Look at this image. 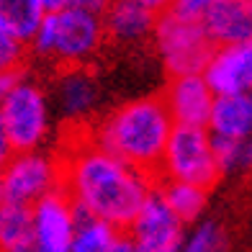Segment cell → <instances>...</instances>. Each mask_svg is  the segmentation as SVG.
I'll use <instances>...</instances> for the list:
<instances>
[{"label":"cell","mask_w":252,"mask_h":252,"mask_svg":"<svg viewBox=\"0 0 252 252\" xmlns=\"http://www.w3.org/2000/svg\"><path fill=\"white\" fill-rule=\"evenodd\" d=\"M62 178L77 203L119 229H129L152 190L147 170L126 162L98 144L80 150L67 162Z\"/></svg>","instance_id":"6da1fadb"},{"label":"cell","mask_w":252,"mask_h":252,"mask_svg":"<svg viewBox=\"0 0 252 252\" xmlns=\"http://www.w3.org/2000/svg\"><path fill=\"white\" fill-rule=\"evenodd\" d=\"M173 129L175 119L167 103L157 98H142L111 113L98 129L95 144L150 173L162 162Z\"/></svg>","instance_id":"7a4b0ae2"},{"label":"cell","mask_w":252,"mask_h":252,"mask_svg":"<svg viewBox=\"0 0 252 252\" xmlns=\"http://www.w3.org/2000/svg\"><path fill=\"white\" fill-rule=\"evenodd\" d=\"M103 31H106V24L100 13L77 5H64L60 10H47L31 44L36 54L57 57L64 64H80L98 49Z\"/></svg>","instance_id":"3957f363"},{"label":"cell","mask_w":252,"mask_h":252,"mask_svg":"<svg viewBox=\"0 0 252 252\" xmlns=\"http://www.w3.org/2000/svg\"><path fill=\"white\" fill-rule=\"evenodd\" d=\"M159 170L170 180H188V183H196V186L211 188L216 178L221 175V170L211 147L209 126L175 124L170 142L165 147L162 162H159Z\"/></svg>","instance_id":"277c9868"},{"label":"cell","mask_w":252,"mask_h":252,"mask_svg":"<svg viewBox=\"0 0 252 252\" xmlns=\"http://www.w3.org/2000/svg\"><path fill=\"white\" fill-rule=\"evenodd\" d=\"M155 41L165 67L173 75L203 72L216 49L201 21H186L173 10H162L157 16Z\"/></svg>","instance_id":"5b68a950"},{"label":"cell","mask_w":252,"mask_h":252,"mask_svg":"<svg viewBox=\"0 0 252 252\" xmlns=\"http://www.w3.org/2000/svg\"><path fill=\"white\" fill-rule=\"evenodd\" d=\"M0 116L16 152L36 150L49 131V103L36 85L24 80L3 100Z\"/></svg>","instance_id":"8992f818"},{"label":"cell","mask_w":252,"mask_h":252,"mask_svg":"<svg viewBox=\"0 0 252 252\" xmlns=\"http://www.w3.org/2000/svg\"><path fill=\"white\" fill-rule=\"evenodd\" d=\"M183 224L186 221L173 211L165 193L152 188L129 224V237L139 252H175L186 245Z\"/></svg>","instance_id":"52a82bcc"},{"label":"cell","mask_w":252,"mask_h":252,"mask_svg":"<svg viewBox=\"0 0 252 252\" xmlns=\"http://www.w3.org/2000/svg\"><path fill=\"white\" fill-rule=\"evenodd\" d=\"M3 173V186H5V198L18 201V203H36L41 196L49 190L60 188V170L47 155L36 150L29 152H13L5 162Z\"/></svg>","instance_id":"ba28073f"},{"label":"cell","mask_w":252,"mask_h":252,"mask_svg":"<svg viewBox=\"0 0 252 252\" xmlns=\"http://www.w3.org/2000/svg\"><path fill=\"white\" fill-rule=\"evenodd\" d=\"M39 252H70L75 242V198L67 188H54L33 203Z\"/></svg>","instance_id":"9c48e42d"},{"label":"cell","mask_w":252,"mask_h":252,"mask_svg":"<svg viewBox=\"0 0 252 252\" xmlns=\"http://www.w3.org/2000/svg\"><path fill=\"white\" fill-rule=\"evenodd\" d=\"M203 77L216 95L252 90V39L216 47L209 64L203 67Z\"/></svg>","instance_id":"30bf717a"},{"label":"cell","mask_w":252,"mask_h":252,"mask_svg":"<svg viewBox=\"0 0 252 252\" xmlns=\"http://www.w3.org/2000/svg\"><path fill=\"white\" fill-rule=\"evenodd\" d=\"M214 100L216 93L209 85V80L203 77V72H188V75H175L165 103L173 113L175 124L209 126Z\"/></svg>","instance_id":"8fae6325"},{"label":"cell","mask_w":252,"mask_h":252,"mask_svg":"<svg viewBox=\"0 0 252 252\" xmlns=\"http://www.w3.org/2000/svg\"><path fill=\"white\" fill-rule=\"evenodd\" d=\"M203 29L216 47L252 39V0H214Z\"/></svg>","instance_id":"7c38bea8"},{"label":"cell","mask_w":252,"mask_h":252,"mask_svg":"<svg viewBox=\"0 0 252 252\" xmlns=\"http://www.w3.org/2000/svg\"><path fill=\"white\" fill-rule=\"evenodd\" d=\"M157 10L144 0H111L103 10L106 33L116 41H139L157 26Z\"/></svg>","instance_id":"4fadbf2b"},{"label":"cell","mask_w":252,"mask_h":252,"mask_svg":"<svg viewBox=\"0 0 252 252\" xmlns=\"http://www.w3.org/2000/svg\"><path fill=\"white\" fill-rule=\"evenodd\" d=\"M209 131L219 136H232V139L247 142L252 136V90L242 93L216 95Z\"/></svg>","instance_id":"5bb4252c"},{"label":"cell","mask_w":252,"mask_h":252,"mask_svg":"<svg viewBox=\"0 0 252 252\" xmlns=\"http://www.w3.org/2000/svg\"><path fill=\"white\" fill-rule=\"evenodd\" d=\"M0 250L29 252L36 250V226H33V206L8 201L0 206Z\"/></svg>","instance_id":"9a60e30c"},{"label":"cell","mask_w":252,"mask_h":252,"mask_svg":"<svg viewBox=\"0 0 252 252\" xmlns=\"http://www.w3.org/2000/svg\"><path fill=\"white\" fill-rule=\"evenodd\" d=\"M75 242L72 252H116L121 242V229L95 216L90 209L75 201Z\"/></svg>","instance_id":"2e32d148"},{"label":"cell","mask_w":252,"mask_h":252,"mask_svg":"<svg viewBox=\"0 0 252 252\" xmlns=\"http://www.w3.org/2000/svg\"><path fill=\"white\" fill-rule=\"evenodd\" d=\"M98 100V88L95 80L90 77L85 70H70L60 77L57 83V106L64 119H83L85 113H90V108Z\"/></svg>","instance_id":"e0dca14e"},{"label":"cell","mask_w":252,"mask_h":252,"mask_svg":"<svg viewBox=\"0 0 252 252\" xmlns=\"http://www.w3.org/2000/svg\"><path fill=\"white\" fill-rule=\"evenodd\" d=\"M44 16L47 8L41 0H0V21L24 44L33 41Z\"/></svg>","instance_id":"ac0fdd59"},{"label":"cell","mask_w":252,"mask_h":252,"mask_svg":"<svg viewBox=\"0 0 252 252\" xmlns=\"http://www.w3.org/2000/svg\"><path fill=\"white\" fill-rule=\"evenodd\" d=\"M162 193H165L167 203L173 206V211L186 224L193 221L203 211V203H206L203 186H196V183H188V180H170V183H165Z\"/></svg>","instance_id":"d6986e66"},{"label":"cell","mask_w":252,"mask_h":252,"mask_svg":"<svg viewBox=\"0 0 252 252\" xmlns=\"http://www.w3.org/2000/svg\"><path fill=\"white\" fill-rule=\"evenodd\" d=\"M211 147H214V155H216V162H219L221 173H232V170L247 165V142L211 134Z\"/></svg>","instance_id":"ffe728a7"},{"label":"cell","mask_w":252,"mask_h":252,"mask_svg":"<svg viewBox=\"0 0 252 252\" xmlns=\"http://www.w3.org/2000/svg\"><path fill=\"white\" fill-rule=\"evenodd\" d=\"M221 247H224V237H221L219 226H216L214 221H206L198 229H193V234L186 242L188 252H216Z\"/></svg>","instance_id":"44dd1931"},{"label":"cell","mask_w":252,"mask_h":252,"mask_svg":"<svg viewBox=\"0 0 252 252\" xmlns=\"http://www.w3.org/2000/svg\"><path fill=\"white\" fill-rule=\"evenodd\" d=\"M24 57V41L13 36L0 21V72L3 70H16Z\"/></svg>","instance_id":"7402d4cb"},{"label":"cell","mask_w":252,"mask_h":252,"mask_svg":"<svg viewBox=\"0 0 252 252\" xmlns=\"http://www.w3.org/2000/svg\"><path fill=\"white\" fill-rule=\"evenodd\" d=\"M214 0H173V5L167 10H173L175 16L186 18V21H201L203 24V16L209 13Z\"/></svg>","instance_id":"603a6c76"},{"label":"cell","mask_w":252,"mask_h":252,"mask_svg":"<svg viewBox=\"0 0 252 252\" xmlns=\"http://www.w3.org/2000/svg\"><path fill=\"white\" fill-rule=\"evenodd\" d=\"M21 83V70H3L0 72V106H3V100L10 95V90Z\"/></svg>","instance_id":"cb8c5ba5"},{"label":"cell","mask_w":252,"mask_h":252,"mask_svg":"<svg viewBox=\"0 0 252 252\" xmlns=\"http://www.w3.org/2000/svg\"><path fill=\"white\" fill-rule=\"evenodd\" d=\"M13 144H10L8 139V131H5V124H3V116H0V170L5 167V162L10 159V155H13Z\"/></svg>","instance_id":"d4e9b609"},{"label":"cell","mask_w":252,"mask_h":252,"mask_svg":"<svg viewBox=\"0 0 252 252\" xmlns=\"http://www.w3.org/2000/svg\"><path fill=\"white\" fill-rule=\"evenodd\" d=\"M111 0H70V5H77V8H88V10H95V13H103L108 8Z\"/></svg>","instance_id":"484cf974"},{"label":"cell","mask_w":252,"mask_h":252,"mask_svg":"<svg viewBox=\"0 0 252 252\" xmlns=\"http://www.w3.org/2000/svg\"><path fill=\"white\" fill-rule=\"evenodd\" d=\"M144 3L150 8H155L157 13H162V10H167L170 5H173V0H144Z\"/></svg>","instance_id":"4316f807"},{"label":"cell","mask_w":252,"mask_h":252,"mask_svg":"<svg viewBox=\"0 0 252 252\" xmlns=\"http://www.w3.org/2000/svg\"><path fill=\"white\" fill-rule=\"evenodd\" d=\"M41 3H44V8H47V10H60L64 5H70V0H41Z\"/></svg>","instance_id":"83f0119b"},{"label":"cell","mask_w":252,"mask_h":252,"mask_svg":"<svg viewBox=\"0 0 252 252\" xmlns=\"http://www.w3.org/2000/svg\"><path fill=\"white\" fill-rule=\"evenodd\" d=\"M247 167H252V136L247 139Z\"/></svg>","instance_id":"f1b7e54d"},{"label":"cell","mask_w":252,"mask_h":252,"mask_svg":"<svg viewBox=\"0 0 252 252\" xmlns=\"http://www.w3.org/2000/svg\"><path fill=\"white\" fill-rule=\"evenodd\" d=\"M5 203V186H3V173H0V206Z\"/></svg>","instance_id":"f546056e"}]
</instances>
